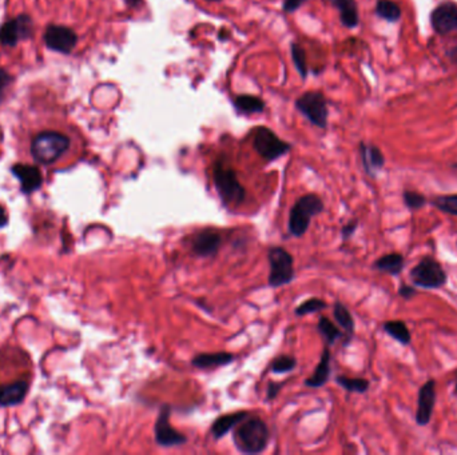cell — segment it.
<instances>
[{"label": "cell", "mask_w": 457, "mask_h": 455, "mask_svg": "<svg viewBox=\"0 0 457 455\" xmlns=\"http://www.w3.org/2000/svg\"><path fill=\"white\" fill-rule=\"evenodd\" d=\"M34 379V363L25 348L14 345L0 348V406L25 401Z\"/></svg>", "instance_id": "cell-1"}, {"label": "cell", "mask_w": 457, "mask_h": 455, "mask_svg": "<svg viewBox=\"0 0 457 455\" xmlns=\"http://www.w3.org/2000/svg\"><path fill=\"white\" fill-rule=\"evenodd\" d=\"M269 438L267 424L257 417H247L236 426L233 432V442L243 454H261L268 447Z\"/></svg>", "instance_id": "cell-2"}, {"label": "cell", "mask_w": 457, "mask_h": 455, "mask_svg": "<svg viewBox=\"0 0 457 455\" xmlns=\"http://www.w3.org/2000/svg\"><path fill=\"white\" fill-rule=\"evenodd\" d=\"M71 147V140L67 135L58 131H43L31 140L29 154L32 161L53 166L60 161Z\"/></svg>", "instance_id": "cell-3"}, {"label": "cell", "mask_w": 457, "mask_h": 455, "mask_svg": "<svg viewBox=\"0 0 457 455\" xmlns=\"http://www.w3.org/2000/svg\"><path fill=\"white\" fill-rule=\"evenodd\" d=\"M323 207L325 206L321 198L316 194H308L301 196L292 207L289 214V233L296 238L302 237L309 229L310 219L316 215L321 214Z\"/></svg>", "instance_id": "cell-4"}, {"label": "cell", "mask_w": 457, "mask_h": 455, "mask_svg": "<svg viewBox=\"0 0 457 455\" xmlns=\"http://www.w3.org/2000/svg\"><path fill=\"white\" fill-rule=\"evenodd\" d=\"M213 179L215 187L225 205H240L243 203L246 191L237 178V172L226 166L222 161L214 164Z\"/></svg>", "instance_id": "cell-5"}, {"label": "cell", "mask_w": 457, "mask_h": 455, "mask_svg": "<svg viewBox=\"0 0 457 455\" xmlns=\"http://www.w3.org/2000/svg\"><path fill=\"white\" fill-rule=\"evenodd\" d=\"M409 278L415 287L427 290L440 289L448 281V275L441 266V263L430 255L424 257L409 271Z\"/></svg>", "instance_id": "cell-6"}, {"label": "cell", "mask_w": 457, "mask_h": 455, "mask_svg": "<svg viewBox=\"0 0 457 455\" xmlns=\"http://www.w3.org/2000/svg\"><path fill=\"white\" fill-rule=\"evenodd\" d=\"M271 287H281L289 285L295 279L293 257L284 247H271L268 252Z\"/></svg>", "instance_id": "cell-7"}, {"label": "cell", "mask_w": 457, "mask_h": 455, "mask_svg": "<svg viewBox=\"0 0 457 455\" xmlns=\"http://www.w3.org/2000/svg\"><path fill=\"white\" fill-rule=\"evenodd\" d=\"M296 107L316 127L325 130L328 126V106L321 92L309 91L296 101Z\"/></svg>", "instance_id": "cell-8"}, {"label": "cell", "mask_w": 457, "mask_h": 455, "mask_svg": "<svg viewBox=\"0 0 457 455\" xmlns=\"http://www.w3.org/2000/svg\"><path fill=\"white\" fill-rule=\"evenodd\" d=\"M253 146H254V150L258 153V155L268 161H275L281 158L282 155L288 154L292 148L289 143L281 140L268 127L257 129Z\"/></svg>", "instance_id": "cell-9"}, {"label": "cell", "mask_w": 457, "mask_h": 455, "mask_svg": "<svg viewBox=\"0 0 457 455\" xmlns=\"http://www.w3.org/2000/svg\"><path fill=\"white\" fill-rule=\"evenodd\" d=\"M170 413L171 407L169 404H163L154 426L156 442L163 447L181 446L185 442H188V438L184 434H181L178 430H175L170 425Z\"/></svg>", "instance_id": "cell-10"}, {"label": "cell", "mask_w": 457, "mask_h": 455, "mask_svg": "<svg viewBox=\"0 0 457 455\" xmlns=\"http://www.w3.org/2000/svg\"><path fill=\"white\" fill-rule=\"evenodd\" d=\"M32 35V19L22 14L11 21H7L0 27V44L5 47H15L19 40H26Z\"/></svg>", "instance_id": "cell-11"}, {"label": "cell", "mask_w": 457, "mask_h": 455, "mask_svg": "<svg viewBox=\"0 0 457 455\" xmlns=\"http://www.w3.org/2000/svg\"><path fill=\"white\" fill-rule=\"evenodd\" d=\"M43 39L47 49L64 55L70 54L78 43V35L74 29L56 25H50L47 27Z\"/></svg>", "instance_id": "cell-12"}, {"label": "cell", "mask_w": 457, "mask_h": 455, "mask_svg": "<svg viewBox=\"0 0 457 455\" xmlns=\"http://www.w3.org/2000/svg\"><path fill=\"white\" fill-rule=\"evenodd\" d=\"M430 25L439 35H451L457 32V4L454 1H444L439 4L432 15Z\"/></svg>", "instance_id": "cell-13"}, {"label": "cell", "mask_w": 457, "mask_h": 455, "mask_svg": "<svg viewBox=\"0 0 457 455\" xmlns=\"http://www.w3.org/2000/svg\"><path fill=\"white\" fill-rule=\"evenodd\" d=\"M436 382L433 379L427 380L419 390L417 395V410H416V424L419 426H427L432 419L434 406H436Z\"/></svg>", "instance_id": "cell-14"}, {"label": "cell", "mask_w": 457, "mask_h": 455, "mask_svg": "<svg viewBox=\"0 0 457 455\" xmlns=\"http://www.w3.org/2000/svg\"><path fill=\"white\" fill-rule=\"evenodd\" d=\"M221 246V235L214 230H202L191 239V251L197 257H212L215 255Z\"/></svg>", "instance_id": "cell-15"}, {"label": "cell", "mask_w": 457, "mask_h": 455, "mask_svg": "<svg viewBox=\"0 0 457 455\" xmlns=\"http://www.w3.org/2000/svg\"><path fill=\"white\" fill-rule=\"evenodd\" d=\"M12 174L19 179L22 190L25 192L35 191L42 185V174L39 168L29 164H15L12 167Z\"/></svg>", "instance_id": "cell-16"}, {"label": "cell", "mask_w": 457, "mask_h": 455, "mask_svg": "<svg viewBox=\"0 0 457 455\" xmlns=\"http://www.w3.org/2000/svg\"><path fill=\"white\" fill-rule=\"evenodd\" d=\"M234 361V355L232 352L221 351V352H203L198 354L191 359V365L201 370H209L221 366H226Z\"/></svg>", "instance_id": "cell-17"}, {"label": "cell", "mask_w": 457, "mask_h": 455, "mask_svg": "<svg viewBox=\"0 0 457 455\" xmlns=\"http://www.w3.org/2000/svg\"><path fill=\"white\" fill-rule=\"evenodd\" d=\"M360 154H361V161L364 164V168H365L367 174H369L371 177H375L377 171H380L385 164V158H384L381 150L376 146L361 143L360 144Z\"/></svg>", "instance_id": "cell-18"}, {"label": "cell", "mask_w": 457, "mask_h": 455, "mask_svg": "<svg viewBox=\"0 0 457 455\" xmlns=\"http://www.w3.org/2000/svg\"><path fill=\"white\" fill-rule=\"evenodd\" d=\"M249 417L247 411H237L233 414H226L222 415L219 418H217L214 424L212 425V434L215 439H221L223 438L232 428H236L240 422H243V419H246Z\"/></svg>", "instance_id": "cell-19"}, {"label": "cell", "mask_w": 457, "mask_h": 455, "mask_svg": "<svg viewBox=\"0 0 457 455\" xmlns=\"http://www.w3.org/2000/svg\"><path fill=\"white\" fill-rule=\"evenodd\" d=\"M329 376H330V351L329 348H323L320 363L317 365L313 375L305 380V385L313 389L323 387V385L329 380Z\"/></svg>", "instance_id": "cell-20"}, {"label": "cell", "mask_w": 457, "mask_h": 455, "mask_svg": "<svg viewBox=\"0 0 457 455\" xmlns=\"http://www.w3.org/2000/svg\"><path fill=\"white\" fill-rule=\"evenodd\" d=\"M404 265H405V259L402 254L391 252V254H386L378 258L373 263V268L380 272H384L392 276H397L403 272Z\"/></svg>", "instance_id": "cell-21"}, {"label": "cell", "mask_w": 457, "mask_h": 455, "mask_svg": "<svg viewBox=\"0 0 457 455\" xmlns=\"http://www.w3.org/2000/svg\"><path fill=\"white\" fill-rule=\"evenodd\" d=\"M334 7L340 11L341 23L348 28L357 27L358 25V11L354 0H330Z\"/></svg>", "instance_id": "cell-22"}, {"label": "cell", "mask_w": 457, "mask_h": 455, "mask_svg": "<svg viewBox=\"0 0 457 455\" xmlns=\"http://www.w3.org/2000/svg\"><path fill=\"white\" fill-rule=\"evenodd\" d=\"M382 330L393 338L396 342L402 343L404 346H408L412 341V334L403 321H388L382 324Z\"/></svg>", "instance_id": "cell-23"}, {"label": "cell", "mask_w": 457, "mask_h": 455, "mask_svg": "<svg viewBox=\"0 0 457 455\" xmlns=\"http://www.w3.org/2000/svg\"><path fill=\"white\" fill-rule=\"evenodd\" d=\"M234 106L243 114H258L265 108V102L253 95H240L234 101Z\"/></svg>", "instance_id": "cell-24"}, {"label": "cell", "mask_w": 457, "mask_h": 455, "mask_svg": "<svg viewBox=\"0 0 457 455\" xmlns=\"http://www.w3.org/2000/svg\"><path fill=\"white\" fill-rule=\"evenodd\" d=\"M376 14L388 21V22H397L402 18V10L397 3L392 0H378L376 4Z\"/></svg>", "instance_id": "cell-25"}, {"label": "cell", "mask_w": 457, "mask_h": 455, "mask_svg": "<svg viewBox=\"0 0 457 455\" xmlns=\"http://www.w3.org/2000/svg\"><path fill=\"white\" fill-rule=\"evenodd\" d=\"M336 382L343 387L349 393H357V394H364L369 390V380L367 379H362V378H348V376H344V375H338L336 378Z\"/></svg>", "instance_id": "cell-26"}, {"label": "cell", "mask_w": 457, "mask_h": 455, "mask_svg": "<svg viewBox=\"0 0 457 455\" xmlns=\"http://www.w3.org/2000/svg\"><path fill=\"white\" fill-rule=\"evenodd\" d=\"M333 313H334L336 321L340 324V327H343L347 331L350 339L353 337V333H354V320H353L349 310L343 303L337 302L334 304Z\"/></svg>", "instance_id": "cell-27"}, {"label": "cell", "mask_w": 457, "mask_h": 455, "mask_svg": "<svg viewBox=\"0 0 457 455\" xmlns=\"http://www.w3.org/2000/svg\"><path fill=\"white\" fill-rule=\"evenodd\" d=\"M432 206L436 207L441 213L457 216V194L439 195L433 198Z\"/></svg>", "instance_id": "cell-28"}, {"label": "cell", "mask_w": 457, "mask_h": 455, "mask_svg": "<svg viewBox=\"0 0 457 455\" xmlns=\"http://www.w3.org/2000/svg\"><path fill=\"white\" fill-rule=\"evenodd\" d=\"M319 331L323 335V339L328 342V345H333L337 339H340L343 337V333L338 327H336V324L330 320L321 317L320 322H319Z\"/></svg>", "instance_id": "cell-29"}, {"label": "cell", "mask_w": 457, "mask_h": 455, "mask_svg": "<svg viewBox=\"0 0 457 455\" xmlns=\"http://www.w3.org/2000/svg\"><path fill=\"white\" fill-rule=\"evenodd\" d=\"M297 359L295 356L291 355H281L277 356L273 362H271V372L274 374H285V373H291L296 369Z\"/></svg>", "instance_id": "cell-30"}, {"label": "cell", "mask_w": 457, "mask_h": 455, "mask_svg": "<svg viewBox=\"0 0 457 455\" xmlns=\"http://www.w3.org/2000/svg\"><path fill=\"white\" fill-rule=\"evenodd\" d=\"M403 200L404 205L412 211L420 210L427 206V198L419 191L405 190L403 192Z\"/></svg>", "instance_id": "cell-31"}, {"label": "cell", "mask_w": 457, "mask_h": 455, "mask_svg": "<svg viewBox=\"0 0 457 455\" xmlns=\"http://www.w3.org/2000/svg\"><path fill=\"white\" fill-rule=\"evenodd\" d=\"M325 307H326V302L325 300L320 299V298H312V299H308L304 303H301L297 307L295 313H296L298 317H304V315H308V314H312V313L323 310Z\"/></svg>", "instance_id": "cell-32"}, {"label": "cell", "mask_w": 457, "mask_h": 455, "mask_svg": "<svg viewBox=\"0 0 457 455\" xmlns=\"http://www.w3.org/2000/svg\"><path fill=\"white\" fill-rule=\"evenodd\" d=\"M291 50H292V59H293V63L296 66L297 71L299 73V75L302 78H306L308 64H306V55H305L304 49H301L297 43H292Z\"/></svg>", "instance_id": "cell-33"}, {"label": "cell", "mask_w": 457, "mask_h": 455, "mask_svg": "<svg viewBox=\"0 0 457 455\" xmlns=\"http://www.w3.org/2000/svg\"><path fill=\"white\" fill-rule=\"evenodd\" d=\"M11 81H12V77L4 68H0V102H1V99L4 96V92L8 88Z\"/></svg>", "instance_id": "cell-34"}, {"label": "cell", "mask_w": 457, "mask_h": 455, "mask_svg": "<svg viewBox=\"0 0 457 455\" xmlns=\"http://www.w3.org/2000/svg\"><path fill=\"white\" fill-rule=\"evenodd\" d=\"M357 227H358V222H357L356 219H354V220H350L349 223H347V224L343 227V230H341L343 239H344V241H348L350 237L356 233Z\"/></svg>", "instance_id": "cell-35"}, {"label": "cell", "mask_w": 457, "mask_h": 455, "mask_svg": "<svg viewBox=\"0 0 457 455\" xmlns=\"http://www.w3.org/2000/svg\"><path fill=\"white\" fill-rule=\"evenodd\" d=\"M399 295L409 300V299H413L416 295H417V289L415 286H409V285H402L400 289H399Z\"/></svg>", "instance_id": "cell-36"}, {"label": "cell", "mask_w": 457, "mask_h": 455, "mask_svg": "<svg viewBox=\"0 0 457 455\" xmlns=\"http://www.w3.org/2000/svg\"><path fill=\"white\" fill-rule=\"evenodd\" d=\"M304 3H305V0H285L284 1V11L286 14H292V12L298 10Z\"/></svg>", "instance_id": "cell-37"}, {"label": "cell", "mask_w": 457, "mask_h": 455, "mask_svg": "<svg viewBox=\"0 0 457 455\" xmlns=\"http://www.w3.org/2000/svg\"><path fill=\"white\" fill-rule=\"evenodd\" d=\"M281 387H282L281 383H274V382L269 383V386H268V397H267L268 401H273L278 395Z\"/></svg>", "instance_id": "cell-38"}, {"label": "cell", "mask_w": 457, "mask_h": 455, "mask_svg": "<svg viewBox=\"0 0 457 455\" xmlns=\"http://www.w3.org/2000/svg\"><path fill=\"white\" fill-rule=\"evenodd\" d=\"M449 57L452 59V62L454 63H457V46L456 47H454L451 51H449Z\"/></svg>", "instance_id": "cell-39"}, {"label": "cell", "mask_w": 457, "mask_h": 455, "mask_svg": "<svg viewBox=\"0 0 457 455\" xmlns=\"http://www.w3.org/2000/svg\"><path fill=\"white\" fill-rule=\"evenodd\" d=\"M125 1H126V4L130 5V7H136V5L142 4V0H125Z\"/></svg>", "instance_id": "cell-40"}, {"label": "cell", "mask_w": 457, "mask_h": 455, "mask_svg": "<svg viewBox=\"0 0 457 455\" xmlns=\"http://www.w3.org/2000/svg\"><path fill=\"white\" fill-rule=\"evenodd\" d=\"M206 1H210V3H218V1H221V0H206Z\"/></svg>", "instance_id": "cell-41"}, {"label": "cell", "mask_w": 457, "mask_h": 455, "mask_svg": "<svg viewBox=\"0 0 457 455\" xmlns=\"http://www.w3.org/2000/svg\"><path fill=\"white\" fill-rule=\"evenodd\" d=\"M455 394L457 395V380H456V386H455Z\"/></svg>", "instance_id": "cell-42"}, {"label": "cell", "mask_w": 457, "mask_h": 455, "mask_svg": "<svg viewBox=\"0 0 457 455\" xmlns=\"http://www.w3.org/2000/svg\"><path fill=\"white\" fill-rule=\"evenodd\" d=\"M454 167H455V168H457V163L456 164H455V166H454Z\"/></svg>", "instance_id": "cell-43"}]
</instances>
